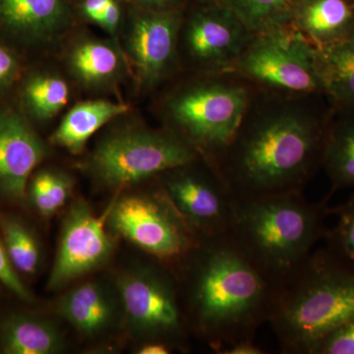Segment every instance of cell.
I'll return each instance as SVG.
<instances>
[{"mask_svg": "<svg viewBox=\"0 0 354 354\" xmlns=\"http://www.w3.org/2000/svg\"><path fill=\"white\" fill-rule=\"evenodd\" d=\"M177 263L183 264V283L177 286L187 330H194L216 353L254 341L269 322L278 286L227 235L201 239Z\"/></svg>", "mask_w": 354, "mask_h": 354, "instance_id": "obj_1", "label": "cell"}, {"mask_svg": "<svg viewBox=\"0 0 354 354\" xmlns=\"http://www.w3.org/2000/svg\"><path fill=\"white\" fill-rule=\"evenodd\" d=\"M328 127L290 106L244 118L216 169L237 199L302 192L323 165Z\"/></svg>", "mask_w": 354, "mask_h": 354, "instance_id": "obj_2", "label": "cell"}, {"mask_svg": "<svg viewBox=\"0 0 354 354\" xmlns=\"http://www.w3.org/2000/svg\"><path fill=\"white\" fill-rule=\"evenodd\" d=\"M332 194L318 203L302 192L236 199L227 235L281 290L324 239Z\"/></svg>", "mask_w": 354, "mask_h": 354, "instance_id": "obj_3", "label": "cell"}, {"mask_svg": "<svg viewBox=\"0 0 354 354\" xmlns=\"http://www.w3.org/2000/svg\"><path fill=\"white\" fill-rule=\"evenodd\" d=\"M354 317V272L314 251L281 290L269 323L281 353L313 354L326 335Z\"/></svg>", "mask_w": 354, "mask_h": 354, "instance_id": "obj_4", "label": "cell"}, {"mask_svg": "<svg viewBox=\"0 0 354 354\" xmlns=\"http://www.w3.org/2000/svg\"><path fill=\"white\" fill-rule=\"evenodd\" d=\"M201 158L174 131L122 130L102 140L87 169L102 185L124 188Z\"/></svg>", "mask_w": 354, "mask_h": 354, "instance_id": "obj_5", "label": "cell"}, {"mask_svg": "<svg viewBox=\"0 0 354 354\" xmlns=\"http://www.w3.org/2000/svg\"><path fill=\"white\" fill-rule=\"evenodd\" d=\"M248 101L241 86L200 83L174 95L167 111L176 133L216 167L243 123Z\"/></svg>", "mask_w": 354, "mask_h": 354, "instance_id": "obj_6", "label": "cell"}, {"mask_svg": "<svg viewBox=\"0 0 354 354\" xmlns=\"http://www.w3.org/2000/svg\"><path fill=\"white\" fill-rule=\"evenodd\" d=\"M108 221L115 234L165 264H176L201 241L160 184L116 200Z\"/></svg>", "mask_w": 354, "mask_h": 354, "instance_id": "obj_7", "label": "cell"}, {"mask_svg": "<svg viewBox=\"0 0 354 354\" xmlns=\"http://www.w3.org/2000/svg\"><path fill=\"white\" fill-rule=\"evenodd\" d=\"M162 266H145L118 281L128 323L139 337L174 348L187 327L174 274Z\"/></svg>", "mask_w": 354, "mask_h": 354, "instance_id": "obj_8", "label": "cell"}, {"mask_svg": "<svg viewBox=\"0 0 354 354\" xmlns=\"http://www.w3.org/2000/svg\"><path fill=\"white\" fill-rule=\"evenodd\" d=\"M244 75L266 85L292 91H323L317 68V48L304 34L283 26L260 32L234 64Z\"/></svg>", "mask_w": 354, "mask_h": 354, "instance_id": "obj_9", "label": "cell"}, {"mask_svg": "<svg viewBox=\"0 0 354 354\" xmlns=\"http://www.w3.org/2000/svg\"><path fill=\"white\" fill-rule=\"evenodd\" d=\"M199 158L162 174L160 186L200 239L227 234L237 198L215 165Z\"/></svg>", "mask_w": 354, "mask_h": 354, "instance_id": "obj_10", "label": "cell"}, {"mask_svg": "<svg viewBox=\"0 0 354 354\" xmlns=\"http://www.w3.org/2000/svg\"><path fill=\"white\" fill-rule=\"evenodd\" d=\"M109 211L95 216L85 202H77L65 216L57 258L48 288L57 290L77 278L101 267L113 251L106 230Z\"/></svg>", "mask_w": 354, "mask_h": 354, "instance_id": "obj_11", "label": "cell"}, {"mask_svg": "<svg viewBox=\"0 0 354 354\" xmlns=\"http://www.w3.org/2000/svg\"><path fill=\"white\" fill-rule=\"evenodd\" d=\"M179 26L180 15L174 8L135 7L127 26L125 50L142 87H155L171 71Z\"/></svg>", "mask_w": 354, "mask_h": 354, "instance_id": "obj_12", "label": "cell"}, {"mask_svg": "<svg viewBox=\"0 0 354 354\" xmlns=\"http://www.w3.org/2000/svg\"><path fill=\"white\" fill-rule=\"evenodd\" d=\"M213 2L191 15L184 41L191 57L199 64L227 66L236 62L252 41V32L230 10Z\"/></svg>", "mask_w": 354, "mask_h": 354, "instance_id": "obj_13", "label": "cell"}, {"mask_svg": "<svg viewBox=\"0 0 354 354\" xmlns=\"http://www.w3.org/2000/svg\"><path fill=\"white\" fill-rule=\"evenodd\" d=\"M46 155L48 147L27 120L0 111V198L24 202L30 176Z\"/></svg>", "mask_w": 354, "mask_h": 354, "instance_id": "obj_14", "label": "cell"}, {"mask_svg": "<svg viewBox=\"0 0 354 354\" xmlns=\"http://www.w3.org/2000/svg\"><path fill=\"white\" fill-rule=\"evenodd\" d=\"M71 20L68 0H0V30L27 43L55 41Z\"/></svg>", "mask_w": 354, "mask_h": 354, "instance_id": "obj_15", "label": "cell"}, {"mask_svg": "<svg viewBox=\"0 0 354 354\" xmlns=\"http://www.w3.org/2000/svg\"><path fill=\"white\" fill-rule=\"evenodd\" d=\"M291 19L317 48L354 37L353 0H297Z\"/></svg>", "mask_w": 354, "mask_h": 354, "instance_id": "obj_16", "label": "cell"}, {"mask_svg": "<svg viewBox=\"0 0 354 354\" xmlns=\"http://www.w3.org/2000/svg\"><path fill=\"white\" fill-rule=\"evenodd\" d=\"M57 312L86 337L108 330L113 322V299L97 283H85L65 293L57 304Z\"/></svg>", "mask_w": 354, "mask_h": 354, "instance_id": "obj_17", "label": "cell"}, {"mask_svg": "<svg viewBox=\"0 0 354 354\" xmlns=\"http://www.w3.org/2000/svg\"><path fill=\"white\" fill-rule=\"evenodd\" d=\"M70 71L87 87L111 85L125 71V59L118 46L109 41L85 39L74 44L67 55Z\"/></svg>", "mask_w": 354, "mask_h": 354, "instance_id": "obj_18", "label": "cell"}, {"mask_svg": "<svg viewBox=\"0 0 354 354\" xmlns=\"http://www.w3.org/2000/svg\"><path fill=\"white\" fill-rule=\"evenodd\" d=\"M317 68L323 92L335 108L354 113V37L317 48Z\"/></svg>", "mask_w": 354, "mask_h": 354, "instance_id": "obj_19", "label": "cell"}, {"mask_svg": "<svg viewBox=\"0 0 354 354\" xmlns=\"http://www.w3.org/2000/svg\"><path fill=\"white\" fill-rule=\"evenodd\" d=\"M128 109L127 104L104 100L80 102L64 116L51 136V141L69 152L80 153L100 128L127 113Z\"/></svg>", "mask_w": 354, "mask_h": 354, "instance_id": "obj_20", "label": "cell"}, {"mask_svg": "<svg viewBox=\"0 0 354 354\" xmlns=\"http://www.w3.org/2000/svg\"><path fill=\"white\" fill-rule=\"evenodd\" d=\"M0 344L8 354L62 353L64 341L57 328L46 319L31 314H13L4 321Z\"/></svg>", "mask_w": 354, "mask_h": 354, "instance_id": "obj_21", "label": "cell"}, {"mask_svg": "<svg viewBox=\"0 0 354 354\" xmlns=\"http://www.w3.org/2000/svg\"><path fill=\"white\" fill-rule=\"evenodd\" d=\"M323 165L333 183V191L354 188V113L328 127Z\"/></svg>", "mask_w": 354, "mask_h": 354, "instance_id": "obj_22", "label": "cell"}, {"mask_svg": "<svg viewBox=\"0 0 354 354\" xmlns=\"http://www.w3.org/2000/svg\"><path fill=\"white\" fill-rule=\"evenodd\" d=\"M234 14L252 34L281 27L292 17L297 0H214Z\"/></svg>", "mask_w": 354, "mask_h": 354, "instance_id": "obj_23", "label": "cell"}, {"mask_svg": "<svg viewBox=\"0 0 354 354\" xmlns=\"http://www.w3.org/2000/svg\"><path fill=\"white\" fill-rule=\"evenodd\" d=\"M69 99V87L55 74L32 76L23 88V102L32 118L48 120L64 108Z\"/></svg>", "mask_w": 354, "mask_h": 354, "instance_id": "obj_24", "label": "cell"}, {"mask_svg": "<svg viewBox=\"0 0 354 354\" xmlns=\"http://www.w3.org/2000/svg\"><path fill=\"white\" fill-rule=\"evenodd\" d=\"M0 232L9 259L16 271L32 274L41 264V248L34 234L18 218L0 216Z\"/></svg>", "mask_w": 354, "mask_h": 354, "instance_id": "obj_25", "label": "cell"}, {"mask_svg": "<svg viewBox=\"0 0 354 354\" xmlns=\"http://www.w3.org/2000/svg\"><path fill=\"white\" fill-rule=\"evenodd\" d=\"M337 223L327 228L324 239L326 252L342 266L354 272V193L341 206L332 209Z\"/></svg>", "mask_w": 354, "mask_h": 354, "instance_id": "obj_26", "label": "cell"}, {"mask_svg": "<svg viewBox=\"0 0 354 354\" xmlns=\"http://www.w3.org/2000/svg\"><path fill=\"white\" fill-rule=\"evenodd\" d=\"M313 354H354V317L326 335Z\"/></svg>", "mask_w": 354, "mask_h": 354, "instance_id": "obj_27", "label": "cell"}, {"mask_svg": "<svg viewBox=\"0 0 354 354\" xmlns=\"http://www.w3.org/2000/svg\"><path fill=\"white\" fill-rule=\"evenodd\" d=\"M0 283L12 291L14 295L26 301H31L32 297L30 291L26 288L24 283L18 276L17 271L13 267L6 252L2 237L0 236Z\"/></svg>", "mask_w": 354, "mask_h": 354, "instance_id": "obj_28", "label": "cell"}, {"mask_svg": "<svg viewBox=\"0 0 354 354\" xmlns=\"http://www.w3.org/2000/svg\"><path fill=\"white\" fill-rule=\"evenodd\" d=\"M53 171H39L32 177L29 186L30 199L43 216L53 215L50 202V189Z\"/></svg>", "mask_w": 354, "mask_h": 354, "instance_id": "obj_29", "label": "cell"}, {"mask_svg": "<svg viewBox=\"0 0 354 354\" xmlns=\"http://www.w3.org/2000/svg\"><path fill=\"white\" fill-rule=\"evenodd\" d=\"M72 183L68 176L53 171L50 189V208L53 214L64 206L71 194Z\"/></svg>", "mask_w": 354, "mask_h": 354, "instance_id": "obj_30", "label": "cell"}, {"mask_svg": "<svg viewBox=\"0 0 354 354\" xmlns=\"http://www.w3.org/2000/svg\"><path fill=\"white\" fill-rule=\"evenodd\" d=\"M19 64L13 53L0 46V87H6L15 80Z\"/></svg>", "mask_w": 354, "mask_h": 354, "instance_id": "obj_31", "label": "cell"}, {"mask_svg": "<svg viewBox=\"0 0 354 354\" xmlns=\"http://www.w3.org/2000/svg\"><path fill=\"white\" fill-rule=\"evenodd\" d=\"M121 21V8L118 0H111L104 11L101 25L113 36L116 35Z\"/></svg>", "mask_w": 354, "mask_h": 354, "instance_id": "obj_32", "label": "cell"}, {"mask_svg": "<svg viewBox=\"0 0 354 354\" xmlns=\"http://www.w3.org/2000/svg\"><path fill=\"white\" fill-rule=\"evenodd\" d=\"M111 0H82L81 10L85 17L101 25L104 11Z\"/></svg>", "mask_w": 354, "mask_h": 354, "instance_id": "obj_33", "label": "cell"}, {"mask_svg": "<svg viewBox=\"0 0 354 354\" xmlns=\"http://www.w3.org/2000/svg\"><path fill=\"white\" fill-rule=\"evenodd\" d=\"M265 349L257 346L254 341L239 342L227 346L221 351L220 354H264Z\"/></svg>", "mask_w": 354, "mask_h": 354, "instance_id": "obj_34", "label": "cell"}, {"mask_svg": "<svg viewBox=\"0 0 354 354\" xmlns=\"http://www.w3.org/2000/svg\"><path fill=\"white\" fill-rule=\"evenodd\" d=\"M172 346L162 342H148L140 348V354H167L171 353Z\"/></svg>", "mask_w": 354, "mask_h": 354, "instance_id": "obj_35", "label": "cell"}, {"mask_svg": "<svg viewBox=\"0 0 354 354\" xmlns=\"http://www.w3.org/2000/svg\"><path fill=\"white\" fill-rule=\"evenodd\" d=\"M136 7L150 9L172 8L177 0H129Z\"/></svg>", "mask_w": 354, "mask_h": 354, "instance_id": "obj_36", "label": "cell"}, {"mask_svg": "<svg viewBox=\"0 0 354 354\" xmlns=\"http://www.w3.org/2000/svg\"><path fill=\"white\" fill-rule=\"evenodd\" d=\"M353 8H354V0H353Z\"/></svg>", "mask_w": 354, "mask_h": 354, "instance_id": "obj_37", "label": "cell"}]
</instances>
